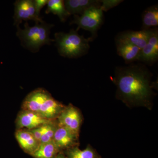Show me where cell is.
Here are the masks:
<instances>
[{"mask_svg": "<svg viewBox=\"0 0 158 158\" xmlns=\"http://www.w3.org/2000/svg\"><path fill=\"white\" fill-rule=\"evenodd\" d=\"M152 74L145 65L132 64L116 69L113 82L116 97L127 107H144L151 110L155 93Z\"/></svg>", "mask_w": 158, "mask_h": 158, "instance_id": "1", "label": "cell"}, {"mask_svg": "<svg viewBox=\"0 0 158 158\" xmlns=\"http://www.w3.org/2000/svg\"><path fill=\"white\" fill-rule=\"evenodd\" d=\"M53 25L43 21L36 23L35 25L30 27L27 23L22 29L18 26L17 36L22 45L33 52H36L40 48L45 44H50L54 41L50 38L51 29Z\"/></svg>", "mask_w": 158, "mask_h": 158, "instance_id": "2", "label": "cell"}, {"mask_svg": "<svg viewBox=\"0 0 158 158\" xmlns=\"http://www.w3.org/2000/svg\"><path fill=\"white\" fill-rule=\"evenodd\" d=\"M58 52L62 56L77 58L86 55L90 49V38L79 35L78 31L71 30L69 33L59 32L55 35Z\"/></svg>", "mask_w": 158, "mask_h": 158, "instance_id": "3", "label": "cell"}, {"mask_svg": "<svg viewBox=\"0 0 158 158\" xmlns=\"http://www.w3.org/2000/svg\"><path fill=\"white\" fill-rule=\"evenodd\" d=\"M103 11L99 6H92L81 15H74L72 24H75L78 26L77 31L83 29L89 31L92 35L90 37L91 40L97 37L99 29L103 22Z\"/></svg>", "mask_w": 158, "mask_h": 158, "instance_id": "4", "label": "cell"}, {"mask_svg": "<svg viewBox=\"0 0 158 158\" xmlns=\"http://www.w3.org/2000/svg\"><path fill=\"white\" fill-rule=\"evenodd\" d=\"M56 120L59 126L65 127L79 137L83 117L76 107L71 104L65 106Z\"/></svg>", "mask_w": 158, "mask_h": 158, "instance_id": "5", "label": "cell"}, {"mask_svg": "<svg viewBox=\"0 0 158 158\" xmlns=\"http://www.w3.org/2000/svg\"><path fill=\"white\" fill-rule=\"evenodd\" d=\"M14 23L19 26L23 21L32 20L36 23L42 22L41 18L37 17L35 12L34 1L18 0L14 4Z\"/></svg>", "mask_w": 158, "mask_h": 158, "instance_id": "6", "label": "cell"}, {"mask_svg": "<svg viewBox=\"0 0 158 158\" xmlns=\"http://www.w3.org/2000/svg\"><path fill=\"white\" fill-rule=\"evenodd\" d=\"M158 59V30L157 28L150 29V35L145 46L141 49L138 61L151 65Z\"/></svg>", "mask_w": 158, "mask_h": 158, "instance_id": "7", "label": "cell"}, {"mask_svg": "<svg viewBox=\"0 0 158 158\" xmlns=\"http://www.w3.org/2000/svg\"><path fill=\"white\" fill-rule=\"evenodd\" d=\"M51 121L44 118L38 113L22 110L18 114L15 124L17 130H31Z\"/></svg>", "mask_w": 158, "mask_h": 158, "instance_id": "8", "label": "cell"}, {"mask_svg": "<svg viewBox=\"0 0 158 158\" xmlns=\"http://www.w3.org/2000/svg\"><path fill=\"white\" fill-rule=\"evenodd\" d=\"M79 137L65 127L58 125L52 141L60 152H64L71 148L78 146Z\"/></svg>", "mask_w": 158, "mask_h": 158, "instance_id": "9", "label": "cell"}, {"mask_svg": "<svg viewBox=\"0 0 158 158\" xmlns=\"http://www.w3.org/2000/svg\"><path fill=\"white\" fill-rule=\"evenodd\" d=\"M51 95V94L45 89L37 88L26 96L23 102L22 110L38 113L41 106Z\"/></svg>", "mask_w": 158, "mask_h": 158, "instance_id": "10", "label": "cell"}, {"mask_svg": "<svg viewBox=\"0 0 158 158\" xmlns=\"http://www.w3.org/2000/svg\"><path fill=\"white\" fill-rule=\"evenodd\" d=\"M150 35V29L140 31H126L118 34L116 39L127 41L141 49L147 44Z\"/></svg>", "mask_w": 158, "mask_h": 158, "instance_id": "11", "label": "cell"}, {"mask_svg": "<svg viewBox=\"0 0 158 158\" xmlns=\"http://www.w3.org/2000/svg\"><path fill=\"white\" fill-rule=\"evenodd\" d=\"M65 106L51 95L41 106L38 114L48 120H56Z\"/></svg>", "mask_w": 158, "mask_h": 158, "instance_id": "12", "label": "cell"}, {"mask_svg": "<svg viewBox=\"0 0 158 158\" xmlns=\"http://www.w3.org/2000/svg\"><path fill=\"white\" fill-rule=\"evenodd\" d=\"M15 137L22 149L31 156L37 150L40 144L39 141L27 130H17Z\"/></svg>", "mask_w": 158, "mask_h": 158, "instance_id": "13", "label": "cell"}, {"mask_svg": "<svg viewBox=\"0 0 158 158\" xmlns=\"http://www.w3.org/2000/svg\"><path fill=\"white\" fill-rule=\"evenodd\" d=\"M116 41L117 53L127 63L138 61L141 49L125 40L116 39Z\"/></svg>", "mask_w": 158, "mask_h": 158, "instance_id": "14", "label": "cell"}, {"mask_svg": "<svg viewBox=\"0 0 158 158\" xmlns=\"http://www.w3.org/2000/svg\"><path fill=\"white\" fill-rule=\"evenodd\" d=\"M66 10L70 15H81L92 6L100 7V1L96 0H67L64 1Z\"/></svg>", "mask_w": 158, "mask_h": 158, "instance_id": "15", "label": "cell"}, {"mask_svg": "<svg viewBox=\"0 0 158 158\" xmlns=\"http://www.w3.org/2000/svg\"><path fill=\"white\" fill-rule=\"evenodd\" d=\"M63 152L66 158H102L90 144L83 150L80 149L78 146H75Z\"/></svg>", "mask_w": 158, "mask_h": 158, "instance_id": "16", "label": "cell"}, {"mask_svg": "<svg viewBox=\"0 0 158 158\" xmlns=\"http://www.w3.org/2000/svg\"><path fill=\"white\" fill-rule=\"evenodd\" d=\"M45 13L56 15L62 22H65L71 15L66 10L64 1L62 0H48Z\"/></svg>", "mask_w": 158, "mask_h": 158, "instance_id": "17", "label": "cell"}, {"mask_svg": "<svg viewBox=\"0 0 158 158\" xmlns=\"http://www.w3.org/2000/svg\"><path fill=\"white\" fill-rule=\"evenodd\" d=\"M60 152L53 141L40 144L37 150L31 155L34 158H56Z\"/></svg>", "mask_w": 158, "mask_h": 158, "instance_id": "18", "label": "cell"}, {"mask_svg": "<svg viewBox=\"0 0 158 158\" xmlns=\"http://www.w3.org/2000/svg\"><path fill=\"white\" fill-rule=\"evenodd\" d=\"M142 29L148 30L158 25L157 5L151 6L144 11L142 15Z\"/></svg>", "mask_w": 158, "mask_h": 158, "instance_id": "19", "label": "cell"}, {"mask_svg": "<svg viewBox=\"0 0 158 158\" xmlns=\"http://www.w3.org/2000/svg\"><path fill=\"white\" fill-rule=\"evenodd\" d=\"M58 126L56 119L52 120L49 122L40 139V144L48 143L52 141L55 132Z\"/></svg>", "mask_w": 158, "mask_h": 158, "instance_id": "20", "label": "cell"}, {"mask_svg": "<svg viewBox=\"0 0 158 158\" xmlns=\"http://www.w3.org/2000/svg\"><path fill=\"white\" fill-rule=\"evenodd\" d=\"M123 1L121 0H102L100 1V9L103 11H107L118 6Z\"/></svg>", "mask_w": 158, "mask_h": 158, "instance_id": "21", "label": "cell"}, {"mask_svg": "<svg viewBox=\"0 0 158 158\" xmlns=\"http://www.w3.org/2000/svg\"><path fill=\"white\" fill-rule=\"evenodd\" d=\"M48 123L40 126L39 127L35 128L31 130H27V131H29L34 136V138H36L37 141H39L40 143V139H41L43 134L44 133V131L46 128L47 126Z\"/></svg>", "mask_w": 158, "mask_h": 158, "instance_id": "22", "label": "cell"}, {"mask_svg": "<svg viewBox=\"0 0 158 158\" xmlns=\"http://www.w3.org/2000/svg\"><path fill=\"white\" fill-rule=\"evenodd\" d=\"M48 0H34V6L35 12L37 17L40 18V11L44 7L47 5Z\"/></svg>", "mask_w": 158, "mask_h": 158, "instance_id": "23", "label": "cell"}, {"mask_svg": "<svg viewBox=\"0 0 158 158\" xmlns=\"http://www.w3.org/2000/svg\"><path fill=\"white\" fill-rule=\"evenodd\" d=\"M56 158H66V157L63 152H60L57 155V156L56 157Z\"/></svg>", "mask_w": 158, "mask_h": 158, "instance_id": "24", "label": "cell"}]
</instances>
